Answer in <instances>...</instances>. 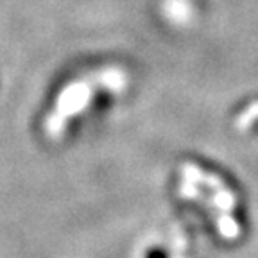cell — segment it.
<instances>
[{"instance_id":"obj_1","label":"cell","mask_w":258,"mask_h":258,"mask_svg":"<svg viewBox=\"0 0 258 258\" xmlns=\"http://www.w3.org/2000/svg\"><path fill=\"white\" fill-rule=\"evenodd\" d=\"M125 85V76L118 69H104L97 70L86 77H81L79 81L69 85L57 97L56 108L48 115L45 122L47 135L57 138L63 135L64 127L70 118L77 117L85 108H88L93 95L99 92H118Z\"/></svg>"}]
</instances>
